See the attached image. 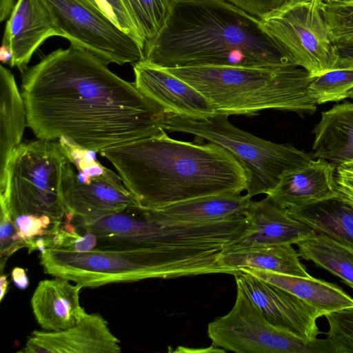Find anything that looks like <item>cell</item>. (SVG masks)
Masks as SVG:
<instances>
[{"instance_id": "cell-1", "label": "cell", "mask_w": 353, "mask_h": 353, "mask_svg": "<svg viewBox=\"0 0 353 353\" xmlns=\"http://www.w3.org/2000/svg\"><path fill=\"white\" fill-rule=\"evenodd\" d=\"M21 88L27 126L40 139L63 137L100 152L165 130L160 105L103 60L71 44L28 68Z\"/></svg>"}, {"instance_id": "cell-2", "label": "cell", "mask_w": 353, "mask_h": 353, "mask_svg": "<svg viewBox=\"0 0 353 353\" xmlns=\"http://www.w3.org/2000/svg\"><path fill=\"white\" fill-rule=\"evenodd\" d=\"M142 60L163 68L299 66L259 19L225 0H172Z\"/></svg>"}, {"instance_id": "cell-3", "label": "cell", "mask_w": 353, "mask_h": 353, "mask_svg": "<svg viewBox=\"0 0 353 353\" xmlns=\"http://www.w3.org/2000/svg\"><path fill=\"white\" fill-rule=\"evenodd\" d=\"M179 141L161 133L102 150L137 205L157 210L202 196L241 194L247 174L220 145Z\"/></svg>"}, {"instance_id": "cell-4", "label": "cell", "mask_w": 353, "mask_h": 353, "mask_svg": "<svg viewBox=\"0 0 353 353\" xmlns=\"http://www.w3.org/2000/svg\"><path fill=\"white\" fill-rule=\"evenodd\" d=\"M69 161L60 143L38 139L12 151L0 181V205L28 253L48 247L65 216L63 179Z\"/></svg>"}, {"instance_id": "cell-5", "label": "cell", "mask_w": 353, "mask_h": 353, "mask_svg": "<svg viewBox=\"0 0 353 353\" xmlns=\"http://www.w3.org/2000/svg\"><path fill=\"white\" fill-rule=\"evenodd\" d=\"M202 93L217 113L254 116L265 110L312 114L313 77L301 67L200 66L165 68Z\"/></svg>"}, {"instance_id": "cell-6", "label": "cell", "mask_w": 353, "mask_h": 353, "mask_svg": "<svg viewBox=\"0 0 353 353\" xmlns=\"http://www.w3.org/2000/svg\"><path fill=\"white\" fill-rule=\"evenodd\" d=\"M45 273L83 288L208 274L202 268L165 253L141 249L95 248L88 252L46 248L40 252Z\"/></svg>"}, {"instance_id": "cell-7", "label": "cell", "mask_w": 353, "mask_h": 353, "mask_svg": "<svg viewBox=\"0 0 353 353\" xmlns=\"http://www.w3.org/2000/svg\"><path fill=\"white\" fill-rule=\"evenodd\" d=\"M228 115L217 113L206 120H194L166 114L163 129L194 135L216 143L241 165L247 177L250 197L272 190L282 174L300 168L313 159L312 154L290 143H276L257 137L234 126Z\"/></svg>"}, {"instance_id": "cell-8", "label": "cell", "mask_w": 353, "mask_h": 353, "mask_svg": "<svg viewBox=\"0 0 353 353\" xmlns=\"http://www.w3.org/2000/svg\"><path fill=\"white\" fill-rule=\"evenodd\" d=\"M213 345L236 353H333L327 339H303L270 323L236 285L234 306L208 325Z\"/></svg>"}, {"instance_id": "cell-9", "label": "cell", "mask_w": 353, "mask_h": 353, "mask_svg": "<svg viewBox=\"0 0 353 353\" xmlns=\"http://www.w3.org/2000/svg\"><path fill=\"white\" fill-rule=\"evenodd\" d=\"M61 33L70 44L106 63L134 64L143 49L114 22L100 0H43Z\"/></svg>"}, {"instance_id": "cell-10", "label": "cell", "mask_w": 353, "mask_h": 353, "mask_svg": "<svg viewBox=\"0 0 353 353\" xmlns=\"http://www.w3.org/2000/svg\"><path fill=\"white\" fill-rule=\"evenodd\" d=\"M322 0H292L260 19L296 64L316 77L333 70L336 63L321 4Z\"/></svg>"}, {"instance_id": "cell-11", "label": "cell", "mask_w": 353, "mask_h": 353, "mask_svg": "<svg viewBox=\"0 0 353 353\" xmlns=\"http://www.w3.org/2000/svg\"><path fill=\"white\" fill-rule=\"evenodd\" d=\"M63 200L66 219L91 221L137 205L119 174L107 168L88 182H81L69 161L63 179Z\"/></svg>"}, {"instance_id": "cell-12", "label": "cell", "mask_w": 353, "mask_h": 353, "mask_svg": "<svg viewBox=\"0 0 353 353\" xmlns=\"http://www.w3.org/2000/svg\"><path fill=\"white\" fill-rule=\"evenodd\" d=\"M233 276L274 326L308 341L321 334L316 325L319 313L295 295L241 270Z\"/></svg>"}, {"instance_id": "cell-13", "label": "cell", "mask_w": 353, "mask_h": 353, "mask_svg": "<svg viewBox=\"0 0 353 353\" xmlns=\"http://www.w3.org/2000/svg\"><path fill=\"white\" fill-rule=\"evenodd\" d=\"M136 87L166 114L206 120L217 112L198 90L166 69L143 60L133 64Z\"/></svg>"}, {"instance_id": "cell-14", "label": "cell", "mask_w": 353, "mask_h": 353, "mask_svg": "<svg viewBox=\"0 0 353 353\" xmlns=\"http://www.w3.org/2000/svg\"><path fill=\"white\" fill-rule=\"evenodd\" d=\"M120 340L100 314H86L76 325L60 331L34 330L21 353H119Z\"/></svg>"}, {"instance_id": "cell-15", "label": "cell", "mask_w": 353, "mask_h": 353, "mask_svg": "<svg viewBox=\"0 0 353 353\" xmlns=\"http://www.w3.org/2000/svg\"><path fill=\"white\" fill-rule=\"evenodd\" d=\"M52 36L61 37V33L43 0H18L3 37L10 44V65L23 73L36 50Z\"/></svg>"}, {"instance_id": "cell-16", "label": "cell", "mask_w": 353, "mask_h": 353, "mask_svg": "<svg viewBox=\"0 0 353 353\" xmlns=\"http://www.w3.org/2000/svg\"><path fill=\"white\" fill-rule=\"evenodd\" d=\"M336 167L324 159H313L303 166L284 172L277 185L266 195L287 209L336 196Z\"/></svg>"}, {"instance_id": "cell-17", "label": "cell", "mask_w": 353, "mask_h": 353, "mask_svg": "<svg viewBox=\"0 0 353 353\" xmlns=\"http://www.w3.org/2000/svg\"><path fill=\"white\" fill-rule=\"evenodd\" d=\"M247 219V230L230 249L296 244L316 232L291 217L287 208L276 205L268 196L252 201Z\"/></svg>"}, {"instance_id": "cell-18", "label": "cell", "mask_w": 353, "mask_h": 353, "mask_svg": "<svg viewBox=\"0 0 353 353\" xmlns=\"http://www.w3.org/2000/svg\"><path fill=\"white\" fill-rule=\"evenodd\" d=\"M251 199L247 194H215L184 201L161 210H145V212L150 219L162 224L238 221L248 218Z\"/></svg>"}, {"instance_id": "cell-19", "label": "cell", "mask_w": 353, "mask_h": 353, "mask_svg": "<svg viewBox=\"0 0 353 353\" xmlns=\"http://www.w3.org/2000/svg\"><path fill=\"white\" fill-rule=\"evenodd\" d=\"M83 288L58 276L41 280L30 300L40 327L46 331H60L78 324L87 314L79 299Z\"/></svg>"}, {"instance_id": "cell-20", "label": "cell", "mask_w": 353, "mask_h": 353, "mask_svg": "<svg viewBox=\"0 0 353 353\" xmlns=\"http://www.w3.org/2000/svg\"><path fill=\"white\" fill-rule=\"evenodd\" d=\"M312 133L313 159L336 165L353 162V103L334 105L322 112Z\"/></svg>"}, {"instance_id": "cell-21", "label": "cell", "mask_w": 353, "mask_h": 353, "mask_svg": "<svg viewBox=\"0 0 353 353\" xmlns=\"http://www.w3.org/2000/svg\"><path fill=\"white\" fill-rule=\"evenodd\" d=\"M239 270L295 295L314 308L319 316L353 306V298L338 285L314 277L305 278L271 271L243 268Z\"/></svg>"}, {"instance_id": "cell-22", "label": "cell", "mask_w": 353, "mask_h": 353, "mask_svg": "<svg viewBox=\"0 0 353 353\" xmlns=\"http://www.w3.org/2000/svg\"><path fill=\"white\" fill-rule=\"evenodd\" d=\"M293 219L353 251V207L334 196L288 208Z\"/></svg>"}, {"instance_id": "cell-23", "label": "cell", "mask_w": 353, "mask_h": 353, "mask_svg": "<svg viewBox=\"0 0 353 353\" xmlns=\"http://www.w3.org/2000/svg\"><path fill=\"white\" fill-rule=\"evenodd\" d=\"M221 265L239 270L248 268L310 278L292 244L228 249L219 256Z\"/></svg>"}, {"instance_id": "cell-24", "label": "cell", "mask_w": 353, "mask_h": 353, "mask_svg": "<svg viewBox=\"0 0 353 353\" xmlns=\"http://www.w3.org/2000/svg\"><path fill=\"white\" fill-rule=\"evenodd\" d=\"M27 126L26 110L12 72L0 66V181Z\"/></svg>"}, {"instance_id": "cell-25", "label": "cell", "mask_w": 353, "mask_h": 353, "mask_svg": "<svg viewBox=\"0 0 353 353\" xmlns=\"http://www.w3.org/2000/svg\"><path fill=\"white\" fill-rule=\"evenodd\" d=\"M296 245L299 257L312 261L353 289V251L317 232Z\"/></svg>"}, {"instance_id": "cell-26", "label": "cell", "mask_w": 353, "mask_h": 353, "mask_svg": "<svg viewBox=\"0 0 353 353\" xmlns=\"http://www.w3.org/2000/svg\"><path fill=\"white\" fill-rule=\"evenodd\" d=\"M121 1L144 44L152 41L166 22L172 0Z\"/></svg>"}, {"instance_id": "cell-27", "label": "cell", "mask_w": 353, "mask_h": 353, "mask_svg": "<svg viewBox=\"0 0 353 353\" xmlns=\"http://www.w3.org/2000/svg\"><path fill=\"white\" fill-rule=\"evenodd\" d=\"M309 92L317 105L350 97L353 92V68L333 69L313 77Z\"/></svg>"}, {"instance_id": "cell-28", "label": "cell", "mask_w": 353, "mask_h": 353, "mask_svg": "<svg viewBox=\"0 0 353 353\" xmlns=\"http://www.w3.org/2000/svg\"><path fill=\"white\" fill-rule=\"evenodd\" d=\"M329 325L326 338L333 353L353 352V306L325 315Z\"/></svg>"}, {"instance_id": "cell-29", "label": "cell", "mask_w": 353, "mask_h": 353, "mask_svg": "<svg viewBox=\"0 0 353 353\" xmlns=\"http://www.w3.org/2000/svg\"><path fill=\"white\" fill-rule=\"evenodd\" d=\"M321 8L332 43L353 41V3L330 4L322 1Z\"/></svg>"}, {"instance_id": "cell-30", "label": "cell", "mask_w": 353, "mask_h": 353, "mask_svg": "<svg viewBox=\"0 0 353 353\" xmlns=\"http://www.w3.org/2000/svg\"><path fill=\"white\" fill-rule=\"evenodd\" d=\"M0 270L3 274L9 257L19 250L26 248L7 211L1 208L0 214Z\"/></svg>"}, {"instance_id": "cell-31", "label": "cell", "mask_w": 353, "mask_h": 353, "mask_svg": "<svg viewBox=\"0 0 353 353\" xmlns=\"http://www.w3.org/2000/svg\"><path fill=\"white\" fill-rule=\"evenodd\" d=\"M117 25L144 48V42L137 30L121 0H100Z\"/></svg>"}, {"instance_id": "cell-32", "label": "cell", "mask_w": 353, "mask_h": 353, "mask_svg": "<svg viewBox=\"0 0 353 353\" xmlns=\"http://www.w3.org/2000/svg\"><path fill=\"white\" fill-rule=\"evenodd\" d=\"M261 19L282 8L292 0H225Z\"/></svg>"}, {"instance_id": "cell-33", "label": "cell", "mask_w": 353, "mask_h": 353, "mask_svg": "<svg viewBox=\"0 0 353 353\" xmlns=\"http://www.w3.org/2000/svg\"><path fill=\"white\" fill-rule=\"evenodd\" d=\"M334 179L336 197L353 207V162L336 165Z\"/></svg>"}, {"instance_id": "cell-34", "label": "cell", "mask_w": 353, "mask_h": 353, "mask_svg": "<svg viewBox=\"0 0 353 353\" xmlns=\"http://www.w3.org/2000/svg\"><path fill=\"white\" fill-rule=\"evenodd\" d=\"M336 56L334 69L353 68V41L333 43Z\"/></svg>"}, {"instance_id": "cell-35", "label": "cell", "mask_w": 353, "mask_h": 353, "mask_svg": "<svg viewBox=\"0 0 353 353\" xmlns=\"http://www.w3.org/2000/svg\"><path fill=\"white\" fill-rule=\"evenodd\" d=\"M11 277L14 285L20 290H25L28 287L29 279L23 268H14L11 272Z\"/></svg>"}, {"instance_id": "cell-36", "label": "cell", "mask_w": 353, "mask_h": 353, "mask_svg": "<svg viewBox=\"0 0 353 353\" xmlns=\"http://www.w3.org/2000/svg\"><path fill=\"white\" fill-rule=\"evenodd\" d=\"M15 0H0V21L3 22L11 14Z\"/></svg>"}, {"instance_id": "cell-37", "label": "cell", "mask_w": 353, "mask_h": 353, "mask_svg": "<svg viewBox=\"0 0 353 353\" xmlns=\"http://www.w3.org/2000/svg\"><path fill=\"white\" fill-rule=\"evenodd\" d=\"M9 282L6 274H1L0 277V301L6 296L8 290Z\"/></svg>"}, {"instance_id": "cell-38", "label": "cell", "mask_w": 353, "mask_h": 353, "mask_svg": "<svg viewBox=\"0 0 353 353\" xmlns=\"http://www.w3.org/2000/svg\"><path fill=\"white\" fill-rule=\"evenodd\" d=\"M324 3L330 4H346L353 3V0H322Z\"/></svg>"}, {"instance_id": "cell-39", "label": "cell", "mask_w": 353, "mask_h": 353, "mask_svg": "<svg viewBox=\"0 0 353 353\" xmlns=\"http://www.w3.org/2000/svg\"><path fill=\"white\" fill-rule=\"evenodd\" d=\"M350 98L352 99H353V92L352 94L350 95Z\"/></svg>"}]
</instances>
